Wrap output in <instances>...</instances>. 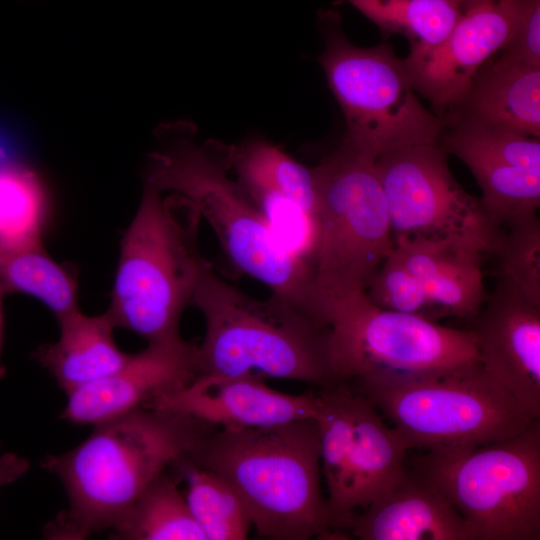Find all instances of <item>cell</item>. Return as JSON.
Listing matches in <instances>:
<instances>
[{
    "mask_svg": "<svg viewBox=\"0 0 540 540\" xmlns=\"http://www.w3.org/2000/svg\"><path fill=\"white\" fill-rule=\"evenodd\" d=\"M406 464L444 493L470 540L540 539V418L513 437Z\"/></svg>",
    "mask_w": 540,
    "mask_h": 540,
    "instance_id": "cell-8",
    "label": "cell"
},
{
    "mask_svg": "<svg viewBox=\"0 0 540 540\" xmlns=\"http://www.w3.org/2000/svg\"><path fill=\"white\" fill-rule=\"evenodd\" d=\"M196 378V346L182 337L149 342L112 374L67 393L61 418L92 425L152 407Z\"/></svg>",
    "mask_w": 540,
    "mask_h": 540,
    "instance_id": "cell-15",
    "label": "cell"
},
{
    "mask_svg": "<svg viewBox=\"0 0 540 540\" xmlns=\"http://www.w3.org/2000/svg\"><path fill=\"white\" fill-rule=\"evenodd\" d=\"M469 321L485 371L533 418H540V307L499 274Z\"/></svg>",
    "mask_w": 540,
    "mask_h": 540,
    "instance_id": "cell-14",
    "label": "cell"
},
{
    "mask_svg": "<svg viewBox=\"0 0 540 540\" xmlns=\"http://www.w3.org/2000/svg\"><path fill=\"white\" fill-rule=\"evenodd\" d=\"M438 144L459 158L482 191L483 208L500 227L540 207V140L467 118L448 122Z\"/></svg>",
    "mask_w": 540,
    "mask_h": 540,
    "instance_id": "cell-12",
    "label": "cell"
},
{
    "mask_svg": "<svg viewBox=\"0 0 540 540\" xmlns=\"http://www.w3.org/2000/svg\"><path fill=\"white\" fill-rule=\"evenodd\" d=\"M492 1H495V0H460L463 12L465 10H467V9H470V8L474 7V6L484 4V3H488V2H492Z\"/></svg>",
    "mask_w": 540,
    "mask_h": 540,
    "instance_id": "cell-34",
    "label": "cell"
},
{
    "mask_svg": "<svg viewBox=\"0 0 540 540\" xmlns=\"http://www.w3.org/2000/svg\"><path fill=\"white\" fill-rule=\"evenodd\" d=\"M321 472L324 475L336 532L350 529L354 515L349 509L348 453L353 432V392L347 384L317 388Z\"/></svg>",
    "mask_w": 540,
    "mask_h": 540,
    "instance_id": "cell-23",
    "label": "cell"
},
{
    "mask_svg": "<svg viewBox=\"0 0 540 540\" xmlns=\"http://www.w3.org/2000/svg\"><path fill=\"white\" fill-rule=\"evenodd\" d=\"M226 154L230 169L252 200L285 198L316 218L317 189L313 169L260 138L226 147Z\"/></svg>",
    "mask_w": 540,
    "mask_h": 540,
    "instance_id": "cell-22",
    "label": "cell"
},
{
    "mask_svg": "<svg viewBox=\"0 0 540 540\" xmlns=\"http://www.w3.org/2000/svg\"><path fill=\"white\" fill-rule=\"evenodd\" d=\"M201 220L181 195L145 184L121 240L106 311L116 328L132 331L148 343L181 337V316L211 268L199 249Z\"/></svg>",
    "mask_w": 540,
    "mask_h": 540,
    "instance_id": "cell-5",
    "label": "cell"
},
{
    "mask_svg": "<svg viewBox=\"0 0 540 540\" xmlns=\"http://www.w3.org/2000/svg\"><path fill=\"white\" fill-rule=\"evenodd\" d=\"M7 160V151L5 146L0 141V162Z\"/></svg>",
    "mask_w": 540,
    "mask_h": 540,
    "instance_id": "cell-35",
    "label": "cell"
},
{
    "mask_svg": "<svg viewBox=\"0 0 540 540\" xmlns=\"http://www.w3.org/2000/svg\"><path fill=\"white\" fill-rule=\"evenodd\" d=\"M313 172L318 226L313 282L327 325L330 305L365 290L394 239L373 161L341 144Z\"/></svg>",
    "mask_w": 540,
    "mask_h": 540,
    "instance_id": "cell-9",
    "label": "cell"
},
{
    "mask_svg": "<svg viewBox=\"0 0 540 540\" xmlns=\"http://www.w3.org/2000/svg\"><path fill=\"white\" fill-rule=\"evenodd\" d=\"M352 415L353 432L348 453L349 509L355 517L359 508H366L400 478L406 470L407 451L411 448L378 410L355 392Z\"/></svg>",
    "mask_w": 540,
    "mask_h": 540,
    "instance_id": "cell-21",
    "label": "cell"
},
{
    "mask_svg": "<svg viewBox=\"0 0 540 540\" xmlns=\"http://www.w3.org/2000/svg\"><path fill=\"white\" fill-rule=\"evenodd\" d=\"M522 0H495L465 10L438 45L403 59L415 91L448 113L465 96L479 69L509 41Z\"/></svg>",
    "mask_w": 540,
    "mask_h": 540,
    "instance_id": "cell-13",
    "label": "cell"
},
{
    "mask_svg": "<svg viewBox=\"0 0 540 540\" xmlns=\"http://www.w3.org/2000/svg\"><path fill=\"white\" fill-rule=\"evenodd\" d=\"M364 293L372 304L381 309L434 322L441 320L422 284L408 270L394 248L371 276Z\"/></svg>",
    "mask_w": 540,
    "mask_h": 540,
    "instance_id": "cell-30",
    "label": "cell"
},
{
    "mask_svg": "<svg viewBox=\"0 0 540 540\" xmlns=\"http://www.w3.org/2000/svg\"><path fill=\"white\" fill-rule=\"evenodd\" d=\"M49 215L47 189L30 167L0 162V246L42 243Z\"/></svg>",
    "mask_w": 540,
    "mask_h": 540,
    "instance_id": "cell-28",
    "label": "cell"
},
{
    "mask_svg": "<svg viewBox=\"0 0 540 540\" xmlns=\"http://www.w3.org/2000/svg\"><path fill=\"white\" fill-rule=\"evenodd\" d=\"M461 117L540 137V66L499 57L473 78L460 103L442 117Z\"/></svg>",
    "mask_w": 540,
    "mask_h": 540,
    "instance_id": "cell-19",
    "label": "cell"
},
{
    "mask_svg": "<svg viewBox=\"0 0 540 540\" xmlns=\"http://www.w3.org/2000/svg\"><path fill=\"white\" fill-rule=\"evenodd\" d=\"M187 461L217 473L236 489L261 537L345 536L333 530L321 489L316 418L267 428L214 427Z\"/></svg>",
    "mask_w": 540,
    "mask_h": 540,
    "instance_id": "cell-3",
    "label": "cell"
},
{
    "mask_svg": "<svg viewBox=\"0 0 540 540\" xmlns=\"http://www.w3.org/2000/svg\"><path fill=\"white\" fill-rule=\"evenodd\" d=\"M29 468V461L15 452L0 455V489L20 479Z\"/></svg>",
    "mask_w": 540,
    "mask_h": 540,
    "instance_id": "cell-32",
    "label": "cell"
},
{
    "mask_svg": "<svg viewBox=\"0 0 540 540\" xmlns=\"http://www.w3.org/2000/svg\"><path fill=\"white\" fill-rule=\"evenodd\" d=\"M176 468L159 475L112 530L114 539L206 540L178 488Z\"/></svg>",
    "mask_w": 540,
    "mask_h": 540,
    "instance_id": "cell-25",
    "label": "cell"
},
{
    "mask_svg": "<svg viewBox=\"0 0 540 540\" xmlns=\"http://www.w3.org/2000/svg\"><path fill=\"white\" fill-rule=\"evenodd\" d=\"M500 57L540 66V0H522L514 31Z\"/></svg>",
    "mask_w": 540,
    "mask_h": 540,
    "instance_id": "cell-31",
    "label": "cell"
},
{
    "mask_svg": "<svg viewBox=\"0 0 540 540\" xmlns=\"http://www.w3.org/2000/svg\"><path fill=\"white\" fill-rule=\"evenodd\" d=\"M3 293L0 291V380L5 375V367L1 363V353H2V344H3V324H4V318H3V310H2V298Z\"/></svg>",
    "mask_w": 540,
    "mask_h": 540,
    "instance_id": "cell-33",
    "label": "cell"
},
{
    "mask_svg": "<svg viewBox=\"0 0 540 540\" xmlns=\"http://www.w3.org/2000/svg\"><path fill=\"white\" fill-rule=\"evenodd\" d=\"M176 469L186 481V502L206 540L247 539L252 527L248 509L226 479L187 460Z\"/></svg>",
    "mask_w": 540,
    "mask_h": 540,
    "instance_id": "cell-27",
    "label": "cell"
},
{
    "mask_svg": "<svg viewBox=\"0 0 540 540\" xmlns=\"http://www.w3.org/2000/svg\"><path fill=\"white\" fill-rule=\"evenodd\" d=\"M505 225L499 251L500 274L532 304L540 307V220L537 212L518 216Z\"/></svg>",
    "mask_w": 540,
    "mask_h": 540,
    "instance_id": "cell-29",
    "label": "cell"
},
{
    "mask_svg": "<svg viewBox=\"0 0 540 540\" xmlns=\"http://www.w3.org/2000/svg\"><path fill=\"white\" fill-rule=\"evenodd\" d=\"M327 352L335 384L375 372H409L478 361L471 331L381 309L363 292L330 305Z\"/></svg>",
    "mask_w": 540,
    "mask_h": 540,
    "instance_id": "cell-10",
    "label": "cell"
},
{
    "mask_svg": "<svg viewBox=\"0 0 540 540\" xmlns=\"http://www.w3.org/2000/svg\"><path fill=\"white\" fill-rule=\"evenodd\" d=\"M59 338L39 346L33 359L67 394L117 371L128 359L113 337L107 312L89 316L79 309L57 319Z\"/></svg>",
    "mask_w": 540,
    "mask_h": 540,
    "instance_id": "cell-20",
    "label": "cell"
},
{
    "mask_svg": "<svg viewBox=\"0 0 540 540\" xmlns=\"http://www.w3.org/2000/svg\"><path fill=\"white\" fill-rule=\"evenodd\" d=\"M191 305L205 320L196 346V379H285L316 388L335 385L327 328L272 294L257 299L206 271Z\"/></svg>",
    "mask_w": 540,
    "mask_h": 540,
    "instance_id": "cell-4",
    "label": "cell"
},
{
    "mask_svg": "<svg viewBox=\"0 0 540 540\" xmlns=\"http://www.w3.org/2000/svg\"><path fill=\"white\" fill-rule=\"evenodd\" d=\"M383 36L400 34L410 51L432 48L451 32L463 13L460 0H347Z\"/></svg>",
    "mask_w": 540,
    "mask_h": 540,
    "instance_id": "cell-26",
    "label": "cell"
},
{
    "mask_svg": "<svg viewBox=\"0 0 540 540\" xmlns=\"http://www.w3.org/2000/svg\"><path fill=\"white\" fill-rule=\"evenodd\" d=\"M161 132L168 139L150 154L145 184L188 200L238 270L322 325L312 268L281 246L246 191L230 177L226 147L196 142L187 125Z\"/></svg>",
    "mask_w": 540,
    "mask_h": 540,
    "instance_id": "cell-2",
    "label": "cell"
},
{
    "mask_svg": "<svg viewBox=\"0 0 540 540\" xmlns=\"http://www.w3.org/2000/svg\"><path fill=\"white\" fill-rule=\"evenodd\" d=\"M344 384L367 399L411 449L474 448L513 437L535 419L479 360L430 370L375 372Z\"/></svg>",
    "mask_w": 540,
    "mask_h": 540,
    "instance_id": "cell-6",
    "label": "cell"
},
{
    "mask_svg": "<svg viewBox=\"0 0 540 540\" xmlns=\"http://www.w3.org/2000/svg\"><path fill=\"white\" fill-rule=\"evenodd\" d=\"M350 530L360 540H470L449 499L407 464L387 492L357 512Z\"/></svg>",
    "mask_w": 540,
    "mask_h": 540,
    "instance_id": "cell-17",
    "label": "cell"
},
{
    "mask_svg": "<svg viewBox=\"0 0 540 540\" xmlns=\"http://www.w3.org/2000/svg\"><path fill=\"white\" fill-rule=\"evenodd\" d=\"M394 251L420 281L441 319H472L486 300L480 249L453 240L409 238Z\"/></svg>",
    "mask_w": 540,
    "mask_h": 540,
    "instance_id": "cell-18",
    "label": "cell"
},
{
    "mask_svg": "<svg viewBox=\"0 0 540 540\" xmlns=\"http://www.w3.org/2000/svg\"><path fill=\"white\" fill-rule=\"evenodd\" d=\"M93 427L73 449L41 461L61 481L68 501L45 527L46 538L83 540L113 530L148 486L187 460L215 426L180 411L147 407Z\"/></svg>",
    "mask_w": 540,
    "mask_h": 540,
    "instance_id": "cell-1",
    "label": "cell"
},
{
    "mask_svg": "<svg viewBox=\"0 0 540 540\" xmlns=\"http://www.w3.org/2000/svg\"><path fill=\"white\" fill-rule=\"evenodd\" d=\"M319 22L325 41L319 62L346 123L342 145L374 162L392 150L438 144L444 120L420 103L393 47L352 44L333 10Z\"/></svg>",
    "mask_w": 540,
    "mask_h": 540,
    "instance_id": "cell-7",
    "label": "cell"
},
{
    "mask_svg": "<svg viewBox=\"0 0 540 540\" xmlns=\"http://www.w3.org/2000/svg\"><path fill=\"white\" fill-rule=\"evenodd\" d=\"M384 193L393 239L453 240L496 255L502 229L480 198L453 177L438 145L386 152L374 161Z\"/></svg>",
    "mask_w": 540,
    "mask_h": 540,
    "instance_id": "cell-11",
    "label": "cell"
},
{
    "mask_svg": "<svg viewBox=\"0 0 540 540\" xmlns=\"http://www.w3.org/2000/svg\"><path fill=\"white\" fill-rule=\"evenodd\" d=\"M152 407L180 411L215 427L267 428L315 418L318 398L316 391L283 393L259 379H196Z\"/></svg>",
    "mask_w": 540,
    "mask_h": 540,
    "instance_id": "cell-16",
    "label": "cell"
},
{
    "mask_svg": "<svg viewBox=\"0 0 540 540\" xmlns=\"http://www.w3.org/2000/svg\"><path fill=\"white\" fill-rule=\"evenodd\" d=\"M77 279L53 259L42 243L0 246V291L25 294L43 303L59 319L78 308Z\"/></svg>",
    "mask_w": 540,
    "mask_h": 540,
    "instance_id": "cell-24",
    "label": "cell"
}]
</instances>
